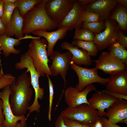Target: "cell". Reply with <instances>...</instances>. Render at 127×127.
<instances>
[{"label": "cell", "instance_id": "6da1fadb", "mask_svg": "<svg viewBox=\"0 0 127 127\" xmlns=\"http://www.w3.org/2000/svg\"><path fill=\"white\" fill-rule=\"evenodd\" d=\"M31 85L30 77L25 72L10 86L11 91L10 103L13 113L16 116L24 115L28 111L33 93Z\"/></svg>", "mask_w": 127, "mask_h": 127}, {"label": "cell", "instance_id": "7a4b0ae2", "mask_svg": "<svg viewBox=\"0 0 127 127\" xmlns=\"http://www.w3.org/2000/svg\"><path fill=\"white\" fill-rule=\"evenodd\" d=\"M47 1L42 0L24 17V35H29L37 30L50 31L57 28L58 25L52 20L46 12L45 4Z\"/></svg>", "mask_w": 127, "mask_h": 127}, {"label": "cell", "instance_id": "3957f363", "mask_svg": "<svg viewBox=\"0 0 127 127\" xmlns=\"http://www.w3.org/2000/svg\"><path fill=\"white\" fill-rule=\"evenodd\" d=\"M47 44L44 38L32 39L27 51L40 76L44 77L45 75H52L48 64L49 60L47 55Z\"/></svg>", "mask_w": 127, "mask_h": 127}, {"label": "cell", "instance_id": "277c9868", "mask_svg": "<svg viewBox=\"0 0 127 127\" xmlns=\"http://www.w3.org/2000/svg\"><path fill=\"white\" fill-rule=\"evenodd\" d=\"M15 66L16 69L18 70H22L26 68L27 70L25 72L30 73L31 84L34 90L35 97L33 103L28 109L31 112H39L41 105L38 100H42L43 98L44 90L40 86L39 78L40 76L33 64L31 57L27 52L21 55L20 61L16 63Z\"/></svg>", "mask_w": 127, "mask_h": 127}, {"label": "cell", "instance_id": "5b68a950", "mask_svg": "<svg viewBox=\"0 0 127 127\" xmlns=\"http://www.w3.org/2000/svg\"><path fill=\"white\" fill-rule=\"evenodd\" d=\"M60 115L86 125L93 124L99 117L97 110L86 104L74 107H68L62 111Z\"/></svg>", "mask_w": 127, "mask_h": 127}, {"label": "cell", "instance_id": "8992f818", "mask_svg": "<svg viewBox=\"0 0 127 127\" xmlns=\"http://www.w3.org/2000/svg\"><path fill=\"white\" fill-rule=\"evenodd\" d=\"M70 65L78 76V83L75 87L79 91H83L86 86L93 83H98L105 85L109 81V78L101 77L98 75V70L95 67L91 68L83 67L72 61H70Z\"/></svg>", "mask_w": 127, "mask_h": 127}, {"label": "cell", "instance_id": "52a82bcc", "mask_svg": "<svg viewBox=\"0 0 127 127\" xmlns=\"http://www.w3.org/2000/svg\"><path fill=\"white\" fill-rule=\"evenodd\" d=\"M105 21L104 30L99 33L94 34L93 41L98 50L100 51L117 42L119 32L121 29L115 20L107 19Z\"/></svg>", "mask_w": 127, "mask_h": 127}, {"label": "cell", "instance_id": "ba28073f", "mask_svg": "<svg viewBox=\"0 0 127 127\" xmlns=\"http://www.w3.org/2000/svg\"><path fill=\"white\" fill-rule=\"evenodd\" d=\"M75 0H47L45 4L49 17L58 26L72 8Z\"/></svg>", "mask_w": 127, "mask_h": 127}, {"label": "cell", "instance_id": "9c48e42d", "mask_svg": "<svg viewBox=\"0 0 127 127\" xmlns=\"http://www.w3.org/2000/svg\"><path fill=\"white\" fill-rule=\"evenodd\" d=\"M93 61L95 62V67L97 70H101L105 73L110 75L127 70L123 63L109 52H103L99 58Z\"/></svg>", "mask_w": 127, "mask_h": 127}, {"label": "cell", "instance_id": "30bf717a", "mask_svg": "<svg viewBox=\"0 0 127 127\" xmlns=\"http://www.w3.org/2000/svg\"><path fill=\"white\" fill-rule=\"evenodd\" d=\"M50 56L52 61V64L49 65L52 75L56 76L60 74L66 83V75L72 56L71 54L69 51L61 53L55 50Z\"/></svg>", "mask_w": 127, "mask_h": 127}, {"label": "cell", "instance_id": "8fae6325", "mask_svg": "<svg viewBox=\"0 0 127 127\" xmlns=\"http://www.w3.org/2000/svg\"><path fill=\"white\" fill-rule=\"evenodd\" d=\"M11 91L9 86L0 91V98L3 101V109L5 120L4 127H13L16 123L20 121L24 127H27L26 119L24 115L17 116L13 113L9 102V97Z\"/></svg>", "mask_w": 127, "mask_h": 127}, {"label": "cell", "instance_id": "7c38bea8", "mask_svg": "<svg viewBox=\"0 0 127 127\" xmlns=\"http://www.w3.org/2000/svg\"><path fill=\"white\" fill-rule=\"evenodd\" d=\"M96 90V87L92 84L87 86L81 91H79L76 87H68L64 91L65 102L68 107H75L83 104L90 106L87 95L91 91Z\"/></svg>", "mask_w": 127, "mask_h": 127}, {"label": "cell", "instance_id": "4fadbf2b", "mask_svg": "<svg viewBox=\"0 0 127 127\" xmlns=\"http://www.w3.org/2000/svg\"><path fill=\"white\" fill-rule=\"evenodd\" d=\"M85 7L80 5L75 0L73 6L68 14L58 26V29L67 28L69 30L82 28V16Z\"/></svg>", "mask_w": 127, "mask_h": 127}, {"label": "cell", "instance_id": "5bb4252c", "mask_svg": "<svg viewBox=\"0 0 127 127\" xmlns=\"http://www.w3.org/2000/svg\"><path fill=\"white\" fill-rule=\"evenodd\" d=\"M118 99L100 91L96 90L88 102L90 106L97 110L99 116L102 117L106 113L104 110L108 109Z\"/></svg>", "mask_w": 127, "mask_h": 127}, {"label": "cell", "instance_id": "9a60e30c", "mask_svg": "<svg viewBox=\"0 0 127 127\" xmlns=\"http://www.w3.org/2000/svg\"><path fill=\"white\" fill-rule=\"evenodd\" d=\"M68 30L69 29L67 28H60L56 31L51 32L40 29L34 31L32 33L38 36L44 37L47 40V55L49 57L53 52L54 48L57 41L63 39Z\"/></svg>", "mask_w": 127, "mask_h": 127}, {"label": "cell", "instance_id": "2e32d148", "mask_svg": "<svg viewBox=\"0 0 127 127\" xmlns=\"http://www.w3.org/2000/svg\"><path fill=\"white\" fill-rule=\"evenodd\" d=\"M40 38L39 36L25 35L23 37L15 39L8 36L5 34H3L0 36V52L2 51L3 55L6 57H8L11 53L15 55L19 54L20 52V50L16 49L14 47L20 45L21 40Z\"/></svg>", "mask_w": 127, "mask_h": 127}, {"label": "cell", "instance_id": "e0dca14e", "mask_svg": "<svg viewBox=\"0 0 127 127\" xmlns=\"http://www.w3.org/2000/svg\"><path fill=\"white\" fill-rule=\"evenodd\" d=\"M117 4V0H95L85 8L98 14L101 21H105L108 19L111 11Z\"/></svg>", "mask_w": 127, "mask_h": 127}, {"label": "cell", "instance_id": "ac0fdd59", "mask_svg": "<svg viewBox=\"0 0 127 127\" xmlns=\"http://www.w3.org/2000/svg\"><path fill=\"white\" fill-rule=\"evenodd\" d=\"M104 116L109 121L117 124L127 118V102L118 99L108 109Z\"/></svg>", "mask_w": 127, "mask_h": 127}, {"label": "cell", "instance_id": "d6986e66", "mask_svg": "<svg viewBox=\"0 0 127 127\" xmlns=\"http://www.w3.org/2000/svg\"><path fill=\"white\" fill-rule=\"evenodd\" d=\"M61 47L71 53L72 56L71 61L75 64L80 66L82 65L88 66L91 64L92 60L91 56L86 51L79 48L78 46L65 41L62 43Z\"/></svg>", "mask_w": 127, "mask_h": 127}, {"label": "cell", "instance_id": "ffe728a7", "mask_svg": "<svg viewBox=\"0 0 127 127\" xmlns=\"http://www.w3.org/2000/svg\"><path fill=\"white\" fill-rule=\"evenodd\" d=\"M106 85L107 90L127 95V71L110 75Z\"/></svg>", "mask_w": 127, "mask_h": 127}, {"label": "cell", "instance_id": "44dd1931", "mask_svg": "<svg viewBox=\"0 0 127 127\" xmlns=\"http://www.w3.org/2000/svg\"><path fill=\"white\" fill-rule=\"evenodd\" d=\"M23 23V17L16 7L14 10L10 21L6 26L5 34L10 37L15 36L17 39L23 37L24 36L22 33Z\"/></svg>", "mask_w": 127, "mask_h": 127}, {"label": "cell", "instance_id": "7402d4cb", "mask_svg": "<svg viewBox=\"0 0 127 127\" xmlns=\"http://www.w3.org/2000/svg\"><path fill=\"white\" fill-rule=\"evenodd\" d=\"M108 19L115 21L120 29L127 28V8L118 4L111 12Z\"/></svg>", "mask_w": 127, "mask_h": 127}, {"label": "cell", "instance_id": "603a6c76", "mask_svg": "<svg viewBox=\"0 0 127 127\" xmlns=\"http://www.w3.org/2000/svg\"><path fill=\"white\" fill-rule=\"evenodd\" d=\"M109 52L120 60L127 68V50L126 48L117 42L107 47Z\"/></svg>", "mask_w": 127, "mask_h": 127}, {"label": "cell", "instance_id": "cb8c5ba5", "mask_svg": "<svg viewBox=\"0 0 127 127\" xmlns=\"http://www.w3.org/2000/svg\"><path fill=\"white\" fill-rule=\"evenodd\" d=\"M71 44L86 51L90 56H96L98 52V50L94 41L74 40L71 41Z\"/></svg>", "mask_w": 127, "mask_h": 127}, {"label": "cell", "instance_id": "d4e9b609", "mask_svg": "<svg viewBox=\"0 0 127 127\" xmlns=\"http://www.w3.org/2000/svg\"><path fill=\"white\" fill-rule=\"evenodd\" d=\"M42 0H17L15 3L23 17Z\"/></svg>", "mask_w": 127, "mask_h": 127}, {"label": "cell", "instance_id": "484cf974", "mask_svg": "<svg viewBox=\"0 0 127 127\" xmlns=\"http://www.w3.org/2000/svg\"><path fill=\"white\" fill-rule=\"evenodd\" d=\"M94 35L88 29L82 28L75 29L74 40L85 41H93Z\"/></svg>", "mask_w": 127, "mask_h": 127}, {"label": "cell", "instance_id": "4316f807", "mask_svg": "<svg viewBox=\"0 0 127 127\" xmlns=\"http://www.w3.org/2000/svg\"><path fill=\"white\" fill-rule=\"evenodd\" d=\"M82 28L90 30L95 34L99 33L105 28V21H101L90 23L82 22Z\"/></svg>", "mask_w": 127, "mask_h": 127}, {"label": "cell", "instance_id": "83f0119b", "mask_svg": "<svg viewBox=\"0 0 127 127\" xmlns=\"http://www.w3.org/2000/svg\"><path fill=\"white\" fill-rule=\"evenodd\" d=\"M16 7L15 3L4 2L3 13L1 19L6 27L10 21L14 10Z\"/></svg>", "mask_w": 127, "mask_h": 127}, {"label": "cell", "instance_id": "f1b7e54d", "mask_svg": "<svg viewBox=\"0 0 127 127\" xmlns=\"http://www.w3.org/2000/svg\"><path fill=\"white\" fill-rule=\"evenodd\" d=\"M82 18L83 22L88 23L101 21L99 15L93 12L89 11L86 8L82 13Z\"/></svg>", "mask_w": 127, "mask_h": 127}, {"label": "cell", "instance_id": "f546056e", "mask_svg": "<svg viewBox=\"0 0 127 127\" xmlns=\"http://www.w3.org/2000/svg\"><path fill=\"white\" fill-rule=\"evenodd\" d=\"M48 80L49 91V105L48 112V118L49 121L51 120V111L52 108L54 94L53 85L49 75H46Z\"/></svg>", "mask_w": 127, "mask_h": 127}, {"label": "cell", "instance_id": "4dcf8cb0", "mask_svg": "<svg viewBox=\"0 0 127 127\" xmlns=\"http://www.w3.org/2000/svg\"><path fill=\"white\" fill-rule=\"evenodd\" d=\"M15 77L10 74H5L0 79V90L10 86L16 79Z\"/></svg>", "mask_w": 127, "mask_h": 127}, {"label": "cell", "instance_id": "1f68e13d", "mask_svg": "<svg viewBox=\"0 0 127 127\" xmlns=\"http://www.w3.org/2000/svg\"><path fill=\"white\" fill-rule=\"evenodd\" d=\"M63 118L64 122L68 127H91L92 126V124H84L66 118Z\"/></svg>", "mask_w": 127, "mask_h": 127}, {"label": "cell", "instance_id": "d6a6232c", "mask_svg": "<svg viewBox=\"0 0 127 127\" xmlns=\"http://www.w3.org/2000/svg\"><path fill=\"white\" fill-rule=\"evenodd\" d=\"M117 42L126 48H127V37L120 29L119 32Z\"/></svg>", "mask_w": 127, "mask_h": 127}, {"label": "cell", "instance_id": "836d02e7", "mask_svg": "<svg viewBox=\"0 0 127 127\" xmlns=\"http://www.w3.org/2000/svg\"><path fill=\"white\" fill-rule=\"evenodd\" d=\"M101 91L118 99H121L127 100V95L110 91L107 89L103 90Z\"/></svg>", "mask_w": 127, "mask_h": 127}, {"label": "cell", "instance_id": "e575fe53", "mask_svg": "<svg viewBox=\"0 0 127 127\" xmlns=\"http://www.w3.org/2000/svg\"><path fill=\"white\" fill-rule=\"evenodd\" d=\"M100 118L103 127H122L116 124L110 122L104 116L100 117Z\"/></svg>", "mask_w": 127, "mask_h": 127}, {"label": "cell", "instance_id": "d590c367", "mask_svg": "<svg viewBox=\"0 0 127 127\" xmlns=\"http://www.w3.org/2000/svg\"><path fill=\"white\" fill-rule=\"evenodd\" d=\"M54 127H68L65 123L64 118L60 115L56 121Z\"/></svg>", "mask_w": 127, "mask_h": 127}, {"label": "cell", "instance_id": "8d00e7d4", "mask_svg": "<svg viewBox=\"0 0 127 127\" xmlns=\"http://www.w3.org/2000/svg\"><path fill=\"white\" fill-rule=\"evenodd\" d=\"M3 101L0 98V126H3L4 120L5 117L3 109Z\"/></svg>", "mask_w": 127, "mask_h": 127}, {"label": "cell", "instance_id": "74e56055", "mask_svg": "<svg viewBox=\"0 0 127 127\" xmlns=\"http://www.w3.org/2000/svg\"><path fill=\"white\" fill-rule=\"evenodd\" d=\"M95 0H77V1L80 5L85 7Z\"/></svg>", "mask_w": 127, "mask_h": 127}, {"label": "cell", "instance_id": "f35d334b", "mask_svg": "<svg viewBox=\"0 0 127 127\" xmlns=\"http://www.w3.org/2000/svg\"><path fill=\"white\" fill-rule=\"evenodd\" d=\"M6 26L0 18V36L5 34Z\"/></svg>", "mask_w": 127, "mask_h": 127}, {"label": "cell", "instance_id": "ab89813d", "mask_svg": "<svg viewBox=\"0 0 127 127\" xmlns=\"http://www.w3.org/2000/svg\"><path fill=\"white\" fill-rule=\"evenodd\" d=\"M100 117L92 125L91 127H103L100 119Z\"/></svg>", "mask_w": 127, "mask_h": 127}, {"label": "cell", "instance_id": "60d3db41", "mask_svg": "<svg viewBox=\"0 0 127 127\" xmlns=\"http://www.w3.org/2000/svg\"><path fill=\"white\" fill-rule=\"evenodd\" d=\"M118 4L127 8V0H117Z\"/></svg>", "mask_w": 127, "mask_h": 127}, {"label": "cell", "instance_id": "b9f144b4", "mask_svg": "<svg viewBox=\"0 0 127 127\" xmlns=\"http://www.w3.org/2000/svg\"><path fill=\"white\" fill-rule=\"evenodd\" d=\"M4 2L3 0L0 1V18H1L3 15L4 11Z\"/></svg>", "mask_w": 127, "mask_h": 127}, {"label": "cell", "instance_id": "7bdbcfd3", "mask_svg": "<svg viewBox=\"0 0 127 127\" xmlns=\"http://www.w3.org/2000/svg\"><path fill=\"white\" fill-rule=\"evenodd\" d=\"M4 3L15 4L17 0H3Z\"/></svg>", "mask_w": 127, "mask_h": 127}, {"label": "cell", "instance_id": "ee69618b", "mask_svg": "<svg viewBox=\"0 0 127 127\" xmlns=\"http://www.w3.org/2000/svg\"><path fill=\"white\" fill-rule=\"evenodd\" d=\"M5 74L2 69H0V79Z\"/></svg>", "mask_w": 127, "mask_h": 127}, {"label": "cell", "instance_id": "f6af8a7d", "mask_svg": "<svg viewBox=\"0 0 127 127\" xmlns=\"http://www.w3.org/2000/svg\"><path fill=\"white\" fill-rule=\"evenodd\" d=\"M13 127H23L20 123L17 122Z\"/></svg>", "mask_w": 127, "mask_h": 127}, {"label": "cell", "instance_id": "bcb514c9", "mask_svg": "<svg viewBox=\"0 0 127 127\" xmlns=\"http://www.w3.org/2000/svg\"><path fill=\"white\" fill-rule=\"evenodd\" d=\"M120 123H124L127 125V118L123 119L122 121H121Z\"/></svg>", "mask_w": 127, "mask_h": 127}, {"label": "cell", "instance_id": "7dc6e473", "mask_svg": "<svg viewBox=\"0 0 127 127\" xmlns=\"http://www.w3.org/2000/svg\"><path fill=\"white\" fill-rule=\"evenodd\" d=\"M2 54V53H1V52H0V59L1 58V57L0 54Z\"/></svg>", "mask_w": 127, "mask_h": 127}, {"label": "cell", "instance_id": "c3c4849f", "mask_svg": "<svg viewBox=\"0 0 127 127\" xmlns=\"http://www.w3.org/2000/svg\"><path fill=\"white\" fill-rule=\"evenodd\" d=\"M0 127H4L2 126H0Z\"/></svg>", "mask_w": 127, "mask_h": 127}, {"label": "cell", "instance_id": "681fc988", "mask_svg": "<svg viewBox=\"0 0 127 127\" xmlns=\"http://www.w3.org/2000/svg\"></svg>", "mask_w": 127, "mask_h": 127}]
</instances>
